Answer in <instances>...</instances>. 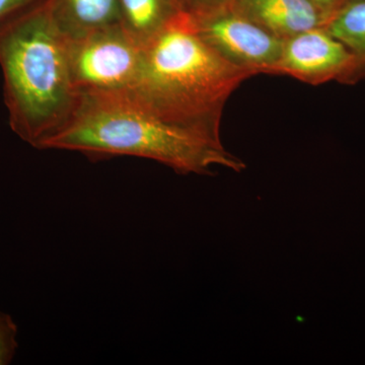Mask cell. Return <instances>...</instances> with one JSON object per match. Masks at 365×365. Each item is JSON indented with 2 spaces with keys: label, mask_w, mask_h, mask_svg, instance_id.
Returning a JSON list of instances; mask_svg holds the SVG:
<instances>
[{
  "label": "cell",
  "mask_w": 365,
  "mask_h": 365,
  "mask_svg": "<svg viewBox=\"0 0 365 365\" xmlns=\"http://www.w3.org/2000/svg\"><path fill=\"white\" fill-rule=\"evenodd\" d=\"M40 150L76 151L95 160L146 158L182 175L210 174L213 167L237 173L246 168L222 139L170 123L132 88L79 93L68 121Z\"/></svg>",
  "instance_id": "obj_1"
},
{
  "label": "cell",
  "mask_w": 365,
  "mask_h": 365,
  "mask_svg": "<svg viewBox=\"0 0 365 365\" xmlns=\"http://www.w3.org/2000/svg\"><path fill=\"white\" fill-rule=\"evenodd\" d=\"M0 67L11 130L40 150L68 121L79 97L67 38L53 20L47 0L0 26Z\"/></svg>",
  "instance_id": "obj_2"
},
{
  "label": "cell",
  "mask_w": 365,
  "mask_h": 365,
  "mask_svg": "<svg viewBox=\"0 0 365 365\" xmlns=\"http://www.w3.org/2000/svg\"><path fill=\"white\" fill-rule=\"evenodd\" d=\"M253 76L213 51L181 14L143 46L140 76L132 90L170 123L220 139L228 98Z\"/></svg>",
  "instance_id": "obj_3"
},
{
  "label": "cell",
  "mask_w": 365,
  "mask_h": 365,
  "mask_svg": "<svg viewBox=\"0 0 365 365\" xmlns=\"http://www.w3.org/2000/svg\"><path fill=\"white\" fill-rule=\"evenodd\" d=\"M72 83L79 93L134 88L140 76L143 47L114 25L67 39Z\"/></svg>",
  "instance_id": "obj_4"
},
{
  "label": "cell",
  "mask_w": 365,
  "mask_h": 365,
  "mask_svg": "<svg viewBox=\"0 0 365 365\" xmlns=\"http://www.w3.org/2000/svg\"><path fill=\"white\" fill-rule=\"evenodd\" d=\"M191 21L199 37L228 63L254 76L274 73L285 40L230 9Z\"/></svg>",
  "instance_id": "obj_5"
},
{
  "label": "cell",
  "mask_w": 365,
  "mask_h": 365,
  "mask_svg": "<svg viewBox=\"0 0 365 365\" xmlns=\"http://www.w3.org/2000/svg\"><path fill=\"white\" fill-rule=\"evenodd\" d=\"M364 72L361 62L343 43L325 29L317 28L284 41L273 74H283L319 86L331 81L349 83Z\"/></svg>",
  "instance_id": "obj_6"
},
{
  "label": "cell",
  "mask_w": 365,
  "mask_h": 365,
  "mask_svg": "<svg viewBox=\"0 0 365 365\" xmlns=\"http://www.w3.org/2000/svg\"><path fill=\"white\" fill-rule=\"evenodd\" d=\"M230 9L283 40L329 20L309 0H232Z\"/></svg>",
  "instance_id": "obj_7"
},
{
  "label": "cell",
  "mask_w": 365,
  "mask_h": 365,
  "mask_svg": "<svg viewBox=\"0 0 365 365\" xmlns=\"http://www.w3.org/2000/svg\"><path fill=\"white\" fill-rule=\"evenodd\" d=\"M53 20L67 39L119 24L118 0H47Z\"/></svg>",
  "instance_id": "obj_8"
},
{
  "label": "cell",
  "mask_w": 365,
  "mask_h": 365,
  "mask_svg": "<svg viewBox=\"0 0 365 365\" xmlns=\"http://www.w3.org/2000/svg\"><path fill=\"white\" fill-rule=\"evenodd\" d=\"M119 24L143 46L181 14L174 0H118Z\"/></svg>",
  "instance_id": "obj_9"
},
{
  "label": "cell",
  "mask_w": 365,
  "mask_h": 365,
  "mask_svg": "<svg viewBox=\"0 0 365 365\" xmlns=\"http://www.w3.org/2000/svg\"><path fill=\"white\" fill-rule=\"evenodd\" d=\"M323 28L343 43L365 67V0H347Z\"/></svg>",
  "instance_id": "obj_10"
},
{
  "label": "cell",
  "mask_w": 365,
  "mask_h": 365,
  "mask_svg": "<svg viewBox=\"0 0 365 365\" xmlns=\"http://www.w3.org/2000/svg\"><path fill=\"white\" fill-rule=\"evenodd\" d=\"M180 13L196 21L228 9L232 0H174Z\"/></svg>",
  "instance_id": "obj_11"
},
{
  "label": "cell",
  "mask_w": 365,
  "mask_h": 365,
  "mask_svg": "<svg viewBox=\"0 0 365 365\" xmlns=\"http://www.w3.org/2000/svg\"><path fill=\"white\" fill-rule=\"evenodd\" d=\"M19 329L11 314L0 311V365L13 362L19 348Z\"/></svg>",
  "instance_id": "obj_12"
},
{
  "label": "cell",
  "mask_w": 365,
  "mask_h": 365,
  "mask_svg": "<svg viewBox=\"0 0 365 365\" xmlns=\"http://www.w3.org/2000/svg\"><path fill=\"white\" fill-rule=\"evenodd\" d=\"M42 0H0V26Z\"/></svg>",
  "instance_id": "obj_13"
},
{
  "label": "cell",
  "mask_w": 365,
  "mask_h": 365,
  "mask_svg": "<svg viewBox=\"0 0 365 365\" xmlns=\"http://www.w3.org/2000/svg\"><path fill=\"white\" fill-rule=\"evenodd\" d=\"M309 1L330 19L331 16L337 11L347 0H309Z\"/></svg>",
  "instance_id": "obj_14"
}]
</instances>
